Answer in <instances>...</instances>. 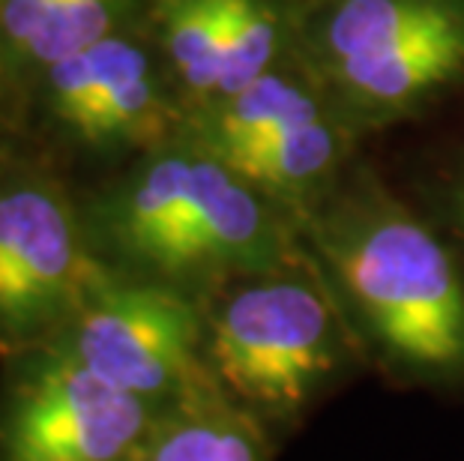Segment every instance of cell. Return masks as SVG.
Returning <instances> with one entry per match:
<instances>
[{
  "label": "cell",
  "mask_w": 464,
  "mask_h": 461,
  "mask_svg": "<svg viewBox=\"0 0 464 461\" xmlns=\"http://www.w3.org/2000/svg\"><path fill=\"white\" fill-rule=\"evenodd\" d=\"M297 225L374 362L411 384L464 389V276L426 222L360 168L342 174Z\"/></svg>",
  "instance_id": "cell-1"
},
{
  "label": "cell",
  "mask_w": 464,
  "mask_h": 461,
  "mask_svg": "<svg viewBox=\"0 0 464 461\" xmlns=\"http://www.w3.org/2000/svg\"><path fill=\"white\" fill-rule=\"evenodd\" d=\"M160 414L43 345L4 360L0 461H135Z\"/></svg>",
  "instance_id": "cell-6"
},
{
  "label": "cell",
  "mask_w": 464,
  "mask_h": 461,
  "mask_svg": "<svg viewBox=\"0 0 464 461\" xmlns=\"http://www.w3.org/2000/svg\"><path fill=\"white\" fill-rule=\"evenodd\" d=\"M48 345L156 410L216 384L204 360V303L111 267Z\"/></svg>",
  "instance_id": "cell-4"
},
{
  "label": "cell",
  "mask_w": 464,
  "mask_h": 461,
  "mask_svg": "<svg viewBox=\"0 0 464 461\" xmlns=\"http://www.w3.org/2000/svg\"><path fill=\"white\" fill-rule=\"evenodd\" d=\"M160 36L186 91L210 102L222 75L225 0H160Z\"/></svg>",
  "instance_id": "cell-13"
},
{
  "label": "cell",
  "mask_w": 464,
  "mask_h": 461,
  "mask_svg": "<svg viewBox=\"0 0 464 461\" xmlns=\"http://www.w3.org/2000/svg\"><path fill=\"white\" fill-rule=\"evenodd\" d=\"M61 0H0V45L13 61H24L34 36L43 31Z\"/></svg>",
  "instance_id": "cell-16"
},
{
  "label": "cell",
  "mask_w": 464,
  "mask_h": 461,
  "mask_svg": "<svg viewBox=\"0 0 464 461\" xmlns=\"http://www.w3.org/2000/svg\"><path fill=\"white\" fill-rule=\"evenodd\" d=\"M105 273L61 186L0 180V360L48 345Z\"/></svg>",
  "instance_id": "cell-5"
},
{
  "label": "cell",
  "mask_w": 464,
  "mask_h": 461,
  "mask_svg": "<svg viewBox=\"0 0 464 461\" xmlns=\"http://www.w3.org/2000/svg\"><path fill=\"white\" fill-rule=\"evenodd\" d=\"M305 264L234 282L204 303L207 369L264 428L294 423L360 348L327 282Z\"/></svg>",
  "instance_id": "cell-3"
},
{
  "label": "cell",
  "mask_w": 464,
  "mask_h": 461,
  "mask_svg": "<svg viewBox=\"0 0 464 461\" xmlns=\"http://www.w3.org/2000/svg\"><path fill=\"white\" fill-rule=\"evenodd\" d=\"M135 461H270L266 428L219 384L168 408Z\"/></svg>",
  "instance_id": "cell-10"
},
{
  "label": "cell",
  "mask_w": 464,
  "mask_h": 461,
  "mask_svg": "<svg viewBox=\"0 0 464 461\" xmlns=\"http://www.w3.org/2000/svg\"><path fill=\"white\" fill-rule=\"evenodd\" d=\"M344 153H348L344 120L321 111L273 135L228 168L249 180L255 189L270 195L300 222V216L314 207L344 174Z\"/></svg>",
  "instance_id": "cell-9"
},
{
  "label": "cell",
  "mask_w": 464,
  "mask_h": 461,
  "mask_svg": "<svg viewBox=\"0 0 464 461\" xmlns=\"http://www.w3.org/2000/svg\"><path fill=\"white\" fill-rule=\"evenodd\" d=\"M324 108L303 82L270 70L258 82L222 100L204 102L195 117L192 144L216 156L225 165H234L240 156L270 141L291 126L321 114Z\"/></svg>",
  "instance_id": "cell-11"
},
{
  "label": "cell",
  "mask_w": 464,
  "mask_h": 461,
  "mask_svg": "<svg viewBox=\"0 0 464 461\" xmlns=\"http://www.w3.org/2000/svg\"><path fill=\"white\" fill-rule=\"evenodd\" d=\"M0 48H4V45H0Z\"/></svg>",
  "instance_id": "cell-18"
},
{
  "label": "cell",
  "mask_w": 464,
  "mask_h": 461,
  "mask_svg": "<svg viewBox=\"0 0 464 461\" xmlns=\"http://www.w3.org/2000/svg\"><path fill=\"white\" fill-rule=\"evenodd\" d=\"M327 75L351 117L362 123L396 120L464 75V22L335 63Z\"/></svg>",
  "instance_id": "cell-7"
},
{
  "label": "cell",
  "mask_w": 464,
  "mask_h": 461,
  "mask_svg": "<svg viewBox=\"0 0 464 461\" xmlns=\"http://www.w3.org/2000/svg\"><path fill=\"white\" fill-rule=\"evenodd\" d=\"M459 22L464 0H333L314 34V52L330 70Z\"/></svg>",
  "instance_id": "cell-12"
},
{
  "label": "cell",
  "mask_w": 464,
  "mask_h": 461,
  "mask_svg": "<svg viewBox=\"0 0 464 461\" xmlns=\"http://www.w3.org/2000/svg\"><path fill=\"white\" fill-rule=\"evenodd\" d=\"M168 130V102L150 57L135 39L117 34L102 43L100 84L69 135L96 150L160 147Z\"/></svg>",
  "instance_id": "cell-8"
},
{
  "label": "cell",
  "mask_w": 464,
  "mask_h": 461,
  "mask_svg": "<svg viewBox=\"0 0 464 461\" xmlns=\"http://www.w3.org/2000/svg\"><path fill=\"white\" fill-rule=\"evenodd\" d=\"M135 0H61L54 15L34 36L24 61L48 70L84 48L117 36V27L132 13Z\"/></svg>",
  "instance_id": "cell-15"
},
{
  "label": "cell",
  "mask_w": 464,
  "mask_h": 461,
  "mask_svg": "<svg viewBox=\"0 0 464 461\" xmlns=\"http://www.w3.org/2000/svg\"><path fill=\"white\" fill-rule=\"evenodd\" d=\"M111 270L201 300L309 261L297 219L198 144H160L84 216Z\"/></svg>",
  "instance_id": "cell-2"
},
{
  "label": "cell",
  "mask_w": 464,
  "mask_h": 461,
  "mask_svg": "<svg viewBox=\"0 0 464 461\" xmlns=\"http://www.w3.org/2000/svg\"><path fill=\"white\" fill-rule=\"evenodd\" d=\"M282 48V24L264 0H225L222 75L213 100L231 96L273 70ZM210 100V102H213Z\"/></svg>",
  "instance_id": "cell-14"
},
{
  "label": "cell",
  "mask_w": 464,
  "mask_h": 461,
  "mask_svg": "<svg viewBox=\"0 0 464 461\" xmlns=\"http://www.w3.org/2000/svg\"><path fill=\"white\" fill-rule=\"evenodd\" d=\"M440 213L456 240L464 246V159L450 171L447 183L440 189Z\"/></svg>",
  "instance_id": "cell-17"
}]
</instances>
